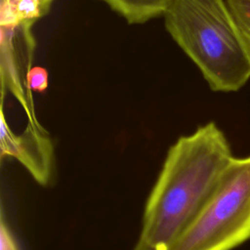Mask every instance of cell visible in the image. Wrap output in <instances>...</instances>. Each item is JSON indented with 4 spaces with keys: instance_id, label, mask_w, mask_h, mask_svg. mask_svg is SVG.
Listing matches in <instances>:
<instances>
[{
    "instance_id": "cell-1",
    "label": "cell",
    "mask_w": 250,
    "mask_h": 250,
    "mask_svg": "<svg viewBox=\"0 0 250 250\" xmlns=\"http://www.w3.org/2000/svg\"><path fill=\"white\" fill-rule=\"evenodd\" d=\"M232 158L214 122L181 136L169 147L146 199L132 250H170L209 200Z\"/></svg>"
},
{
    "instance_id": "cell-2",
    "label": "cell",
    "mask_w": 250,
    "mask_h": 250,
    "mask_svg": "<svg viewBox=\"0 0 250 250\" xmlns=\"http://www.w3.org/2000/svg\"><path fill=\"white\" fill-rule=\"evenodd\" d=\"M172 38L211 90L234 92L250 79V44L224 0H170L163 15Z\"/></svg>"
},
{
    "instance_id": "cell-3",
    "label": "cell",
    "mask_w": 250,
    "mask_h": 250,
    "mask_svg": "<svg viewBox=\"0 0 250 250\" xmlns=\"http://www.w3.org/2000/svg\"><path fill=\"white\" fill-rule=\"evenodd\" d=\"M250 238V155L233 157L217 188L170 250H231Z\"/></svg>"
},
{
    "instance_id": "cell-4",
    "label": "cell",
    "mask_w": 250,
    "mask_h": 250,
    "mask_svg": "<svg viewBox=\"0 0 250 250\" xmlns=\"http://www.w3.org/2000/svg\"><path fill=\"white\" fill-rule=\"evenodd\" d=\"M1 157L16 158L41 186H48L55 166L54 145L43 127L26 126L21 134H15L5 119L1 108Z\"/></svg>"
},
{
    "instance_id": "cell-5",
    "label": "cell",
    "mask_w": 250,
    "mask_h": 250,
    "mask_svg": "<svg viewBox=\"0 0 250 250\" xmlns=\"http://www.w3.org/2000/svg\"><path fill=\"white\" fill-rule=\"evenodd\" d=\"M129 23H144L163 15L170 0H102Z\"/></svg>"
},
{
    "instance_id": "cell-6",
    "label": "cell",
    "mask_w": 250,
    "mask_h": 250,
    "mask_svg": "<svg viewBox=\"0 0 250 250\" xmlns=\"http://www.w3.org/2000/svg\"><path fill=\"white\" fill-rule=\"evenodd\" d=\"M44 16L40 0H1V26L15 28Z\"/></svg>"
},
{
    "instance_id": "cell-7",
    "label": "cell",
    "mask_w": 250,
    "mask_h": 250,
    "mask_svg": "<svg viewBox=\"0 0 250 250\" xmlns=\"http://www.w3.org/2000/svg\"><path fill=\"white\" fill-rule=\"evenodd\" d=\"M236 23L250 44V0H227Z\"/></svg>"
},
{
    "instance_id": "cell-8",
    "label": "cell",
    "mask_w": 250,
    "mask_h": 250,
    "mask_svg": "<svg viewBox=\"0 0 250 250\" xmlns=\"http://www.w3.org/2000/svg\"><path fill=\"white\" fill-rule=\"evenodd\" d=\"M25 82L28 89L35 92H43L48 87V72L41 66L32 67L26 73Z\"/></svg>"
},
{
    "instance_id": "cell-9",
    "label": "cell",
    "mask_w": 250,
    "mask_h": 250,
    "mask_svg": "<svg viewBox=\"0 0 250 250\" xmlns=\"http://www.w3.org/2000/svg\"><path fill=\"white\" fill-rule=\"evenodd\" d=\"M0 250H19L15 237L5 223L3 216L0 224Z\"/></svg>"
},
{
    "instance_id": "cell-10",
    "label": "cell",
    "mask_w": 250,
    "mask_h": 250,
    "mask_svg": "<svg viewBox=\"0 0 250 250\" xmlns=\"http://www.w3.org/2000/svg\"><path fill=\"white\" fill-rule=\"evenodd\" d=\"M40 1H41V6H42L43 13L45 15L48 12V10H49V8H50V6H51V4L54 0H40Z\"/></svg>"
}]
</instances>
